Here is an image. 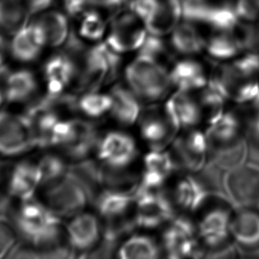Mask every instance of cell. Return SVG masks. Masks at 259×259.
Segmentation results:
<instances>
[{
    "instance_id": "8fae6325",
    "label": "cell",
    "mask_w": 259,
    "mask_h": 259,
    "mask_svg": "<svg viewBox=\"0 0 259 259\" xmlns=\"http://www.w3.org/2000/svg\"><path fill=\"white\" fill-rule=\"evenodd\" d=\"M36 147L34 128L26 115L0 112V155L16 157Z\"/></svg>"
},
{
    "instance_id": "83f0119b",
    "label": "cell",
    "mask_w": 259,
    "mask_h": 259,
    "mask_svg": "<svg viewBox=\"0 0 259 259\" xmlns=\"http://www.w3.org/2000/svg\"><path fill=\"white\" fill-rule=\"evenodd\" d=\"M76 72V64L69 54H57L50 58L45 66L49 94H61L75 77Z\"/></svg>"
},
{
    "instance_id": "7a4b0ae2",
    "label": "cell",
    "mask_w": 259,
    "mask_h": 259,
    "mask_svg": "<svg viewBox=\"0 0 259 259\" xmlns=\"http://www.w3.org/2000/svg\"><path fill=\"white\" fill-rule=\"evenodd\" d=\"M235 208L227 194L208 195L192 218L201 247H215L232 241L231 224Z\"/></svg>"
},
{
    "instance_id": "7bdbcfd3",
    "label": "cell",
    "mask_w": 259,
    "mask_h": 259,
    "mask_svg": "<svg viewBox=\"0 0 259 259\" xmlns=\"http://www.w3.org/2000/svg\"><path fill=\"white\" fill-rule=\"evenodd\" d=\"M238 15L246 22H255L259 20V0H236Z\"/></svg>"
},
{
    "instance_id": "484cf974",
    "label": "cell",
    "mask_w": 259,
    "mask_h": 259,
    "mask_svg": "<svg viewBox=\"0 0 259 259\" xmlns=\"http://www.w3.org/2000/svg\"><path fill=\"white\" fill-rule=\"evenodd\" d=\"M248 161V146L246 134L235 141L209 149V162L225 173L246 164Z\"/></svg>"
},
{
    "instance_id": "d6986e66",
    "label": "cell",
    "mask_w": 259,
    "mask_h": 259,
    "mask_svg": "<svg viewBox=\"0 0 259 259\" xmlns=\"http://www.w3.org/2000/svg\"><path fill=\"white\" fill-rule=\"evenodd\" d=\"M110 73V49L106 43L98 44L88 51L80 76L79 90L95 93L104 83H108Z\"/></svg>"
},
{
    "instance_id": "ee69618b",
    "label": "cell",
    "mask_w": 259,
    "mask_h": 259,
    "mask_svg": "<svg viewBox=\"0 0 259 259\" xmlns=\"http://www.w3.org/2000/svg\"><path fill=\"white\" fill-rule=\"evenodd\" d=\"M99 6L98 0H64L65 10L70 16H83Z\"/></svg>"
},
{
    "instance_id": "f546056e",
    "label": "cell",
    "mask_w": 259,
    "mask_h": 259,
    "mask_svg": "<svg viewBox=\"0 0 259 259\" xmlns=\"http://www.w3.org/2000/svg\"><path fill=\"white\" fill-rule=\"evenodd\" d=\"M206 37L194 23L182 21L170 34V46L175 53L191 57L205 50Z\"/></svg>"
},
{
    "instance_id": "bcb514c9",
    "label": "cell",
    "mask_w": 259,
    "mask_h": 259,
    "mask_svg": "<svg viewBox=\"0 0 259 259\" xmlns=\"http://www.w3.org/2000/svg\"><path fill=\"white\" fill-rule=\"evenodd\" d=\"M54 0H29V14L44 11L54 3Z\"/></svg>"
},
{
    "instance_id": "5b68a950",
    "label": "cell",
    "mask_w": 259,
    "mask_h": 259,
    "mask_svg": "<svg viewBox=\"0 0 259 259\" xmlns=\"http://www.w3.org/2000/svg\"><path fill=\"white\" fill-rule=\"evenodd\" d=\"M36 197L60 219L69 220L87 209L88 204L84 187L69 174L60 180L44 184Z\"/></svg>"
},
{
    "instance_id": "ffe728a7",
    "label": "cell",
    "mask_w": 259,
    "mask_h": 259,
    "mask_svg": "<svg viewBox=\"0 0 259 259\" xmlns=\"http://www.w3.org/2000/svg\"><path fill=\"white\" fill-rule=\"evenodd\" d=\"M117 259H162L156 234L134 230L117 241Z\"/></svg>"
},
{
    "instance_id": "836d02e7",
    "label": "cell",
    "mask_w": 259,
    "mask_h": 259,
    "mask_svg": "<svg viewBox=\"0 0 259 259\" xmlns=\"http://www.w3.org/2000/svg\"><path fill=\"white\" fill-rule=\"evenodd\" d=\"M173 48L168 45L163 36H156L150 33L145 38L141 48L138 50V55H142L165 66H172L175 62Z\"/></svg>"
},
{
    "instance_id": "8d00e7d4",
    "label": "cell",
    "mask_w": 259,
    "mask_h": 259,
    "mask_svg": "<svg viewBox=\"0 0 259 259\" xmlns=\"http://www.w3.org/2000/svg\"><path fill=\"white\" fill-rule=\"evenodd\" d=\"M81 111L91 117H100L106 113L110 112L112 99L109 94L88 93L83 95L78 101Z\"/></svg>"
},
{
    "instance_id": "ab89813d",
    "label": "cell",
    "mask_w": 259,
    "mask_h": 259,
    "mask_svg": "<svg viewBox=\"0 0 259 259\" xmlns=\"http://www.w3.org/2000/svg\"><path fill=\"white\" fill-rule=\"evenodd\" d=\"M18 235L10 222L0 220V259H4L17 244Z\"/></svg>"
},
{
    "instance_id": "7c38bea8",
    "label": "cell",
    "mask_w": 259,
    "mask_h": 259,
    "mask_svg": "<svg viewBox=\"0 0 259 259\" xmlns=\"http://www.w3.org/2000/svg\"><path fill=\"white\" fill-rule=\"evenodd\" d=\"M148 33L145 22L137 15L128 8L120 9L112 18L105 43L116 53L125 54L139 50Z\"/></svg>"
},
{
    "instance_id": "f1b7e54d",
    "label": "cell",
    "mask_w": 259,
    "mask_h": 259,
    "mask_svg": "<svg viewBox=\"0 0 259 259\" xmlns=\"http://www.w3.org/2000/svg\"><path fill=\"white\" fill-rule=\"evenodd\" d=\"M205 135L209 151L211 148L227 144L245 135L244 122L234 113L225 112L216 122L208 125Z\"/></svg>"
},
{
    "instance_id": "4316f807",
    "label": "cell",
    "mask_w": 259,
    "mask_h": 259,
    "mask_svg": "<svg viewBox=\"0 0 259 259\" xmlns=\"http://www.w3.org/2000/svg\"><path fill=\"white\" fill-rule=\"evenodd\" d=\"M182 21L181 0H161L158 8L145 24L148 33L165 36L170 35Z\"/></svg>"
},
{
    "instance_id": "d590c367",
    "label": "cell",
    "mask_w": 259,
    "mask_h": 259,
    "mask_svg": "<svg viewBox=\"0 0 259 259\" xmlns=\"http://www.w3.org/2000/svg\"><path fill=\"white\" fill-rule=\"evenodd\" d=\"M36 249L42 259H72L76 252L69 243L65 230Z\"/></svg>"
},
{
    "instance_id": "f907efd6",
    "label": "cell",
    "mask_w": 259,
    "mask_h": 259,
    "mask_svg": "<svg viewBox=\"0 0 259 259\" xmlns=\"http://www.w3.org/2000/svg\"><path fill=\"white\" fill-rule=\"evenodd\" d=\"M240 259H259L257 253H242Z\"/></svg>"
},
{
    "instance_id": "44dd1931",
    "label": "cell",
    "mask_w": 259,
    "mask_h": 259,
    "mask_svg": "<svg viewBox=\"0 0 259 259\" xmlns=\"http://www.w3.org/2000/svg\"><path fill=\"white\" fill-rule=\"evenodd\" d=\"M164 106L180 131L194 129L202 122V113L194 92L176 91Z\"/></svg>"
},
{
    "instance_id": "c3c4849f",
    "label": "cell",
    "mask_w": 259,
    "mask_h": 259,
    "mask_svg": "<svg viewBox=\"0 0 259 259\" xmlns=\"http://www.w3.org/2000/svg\"><path fill=\"white\" fill-rule=\"evenodd\" d=\"M10 70L8 69V66L0 65V85L3 83H7L8 77L10 76Z\"/></svg>"
},
{
    "instance_id": "8992f818",
    "label": "cell",
    "mask_w": 259,
    "mask_h": 259,
    "mask_svg": "<svg viewBox=\"0 0 259 259\" xmlns=\"http://www.w3.org/2000/svg\"><path fill=\"white\" fill-rule=\"evenodd\" d=\"M162 259L197 257L201 244L190 218L174 216L156 234Z\"/></svg>"
},
{
    "instance_id": "ba28073f",
    "label": "cell",
    "mask_w": 259,
    "mask_h": 259,
    "mask_svg": "<svg viewBox=\"0 0 259 259\" xmlns=\"http://www.w3.org/2000/svg\"><path fill=\"white\" fill-rule=\"evenodd\" d=\"M163 192L175 216L192 219L209 193L198 174L177 171Z\"/></svg>"
},
{
    "instance_id": "7402d4cb",
    "label": "cell",
    "mask_w": 259,
    "mask_h": 259,
    "mask_svg": "<svg viewBox=\"0 0 259 259\" xmlns=\"http://www.w3.org/2000/svg\"><path fill=\"white\" fill-rule=\"evenodd\" d=\"M45 45H47L46 36L38 22L26 23L15 33L11 52L18 61L29 62L36 60Z\"/></svg>"
},
{
    "instance_id": "681fc988",
    "label": "cell",
    "mask_w": 259,
    "mask_h": 259,
    "mask_svg": "<svg viewBox=\"0 0 259 259\" xmlns=\"http://www.w3.org/2000/svg\"><path fill=\"white\" fill-rule=\"evenodd\" d=\"M5 181H6V170L0 163V191L5 190Z\"/></svg>"
},
{
    "instance_id": "11a10c76",
    "label": "cell",
    "mask_w": 259,
    "mask_h": 259,
    "mask_svg": "<svg viewBox=\"0 0 259 259\" xmlns=\"http://www.w3.org/2000/svg\"><path fill=\"white\" fill-rule=\"evenodd\" d=\"M190 259H198L197 257H194V258H190Z\"/></svg>"
},
{
    "instance_id": "9c48e42d",
    "label": "cell",
    "mask_w": 259,
    "mask_h": 259,
    "mask_svg": "<svg viewBox=\"0 0 259 259\" xmlns=\"http://www.w3.org/2000/svg\"><path fill=\"white\" fill-rule=\"evenodd\" d=\"M168 150L180 172L198 174L209 164L205 133L197 128L180 131Z\"/></svg>"
},
{
    "instance_id": "f6af8a7d",
    "label": "cell",
    "mask_w": 259,
    "mask_h": 259,
    "mask_svg": "<svg viewBox=\"0 0 259 259\" xmlns=\"http://www.w3.org/2000/svg\"><path fill=\"white\" fill-rule=\"evenodd\" d=\"M4 259H42V257L34 246L22 242L15 245Z\"/></svg>"
},
{
    "instance_id": "277c9868",
    "label": "cell",
    "mask_w": 259,
    "mask_h": 259,
    "mask_svg": "<svg viewBox=\"0 0 259 259\" xmlns=\"http://www.w3.org/2000/svg\"><path fill=\"white\" fill-rule=\"evenodd\" d=\"M134 194L103 188L95 199V212L105 229V237L120 240L135 230L134 223Z\"/></svg>"
},
{
    "instance_id": "1f68e13d",
    "label": "cell",
    "mask_w": 259,
    "mask_h": 259,
    "mask_svg": "<svg viewBox=\"0 0 259 259\" xmlns=\"http://www.w3.org/2000/svg\"><path fill=\"white\" fill-rule=\"evenodd\" d=\"M36 89V81L29 70L11 73L6 83V97L11 102H21L29 99Z\"/></svg>"
},
{
    "instance_id": "603a6c76",
    "label": "cell",
    "mask_w": 259,
    "mask_h": 259,
    "mask_svg": "<svg viewBox=\"0 0 259 259\" xmlns=\"http://www.w3.org/2000/svg\"><path fill=\"white\" fill-rule=\"evenodd\" d=\"M109 95L112 99L110 113L116 122L122 126H132L138 122L143 110L142 101L128 85L116 84Z\"/></svg>"
},
{
    "instance_id": "d4e9b609",
    "label": "cell",
    "mask_w": 259,
    "mask_h": 259,
    "mask_svg": "<svg viewBox=\"0 0 259 259\" xmlns=\"http://www.w3.org/2000/svg\"><path fill=\"white\" fill-rule=\"evenodd\" d=\"M169 76L173 88L182 92H195L209 83L202 65L189 58L175 61L169 70Z\"/></svg>"
},
{
    "instance_id": "d6a6232c",
    "label": "cell",
    "mask_w": 259,
    "mask_h": 259,
    "mask_svg": "<svg viewBox=\"0 0 259 259\" xmlns=\"http://www.w3.org/2000/svg\"><path fill=\"white\" fill-rule=\"evenodd\" d=\"M43 29L47 44L51 47H60L69 36L68 21L64 15L59 12H49L38 21Z\"/></svg>"
},
{
    "instance_id": "52a82bcc",
    "label": "cell",
    "mask_w": 259,
    "mask_h": 259,
    "mask_svg": "<svg viewBox=\"0 0 259 259\" xmlns=\"http://www.w3.org/2000/svg\"><path fill=\"white\" fill-rule=\"evenodd\" d=\"M175 216L163 190L139 187L134 195V229L156 234Z\"/></svg>"
},
{
    "instance_id": "b9f144b4",
    "label": "cell",
    "mask_w": 259,
    "mask_h": 259,
    "mask_svg": "<svg viewBox=\"0 0 259 259\" xmlns=\"http://www.w3.org/2000/svg\"><path fill=\"white\" fill-rule=\"evenodd\" d=\"M161 0H130L127 8L146 22L158 8Z\"/></svg>"
},
{
    "instance_id": "2e32d148",
    "label": "cell",
    "mask_w": 259,
    "mask_h": 259,
    "mask_svg": "<svg viewBox=\"0 0 259 259\" xmlns=\"http://www.w3.org/2000/svg\"><path fill=\"white\" fill-rule=\"evenodd\" d=\"M177 171L169 150H147L139 166V187L163 190Z\"/></svg>"
},
{
    "instance_id": "db71d44e",
    "label": "cell",
    "mask_w": 259,
    "mask_h": 259,
    "mask_svg": "<svg viewBox=\"0 0 259 259\" xmlns=\"http://www.w3.org/2000/svg\"><path fill=\"white\" fill-rule=\"evenodd\" d=\"M2 101H3V96H2V94H0V104L2 103Z\"/></svg>"
},
{
    "instance_id": "4fadbf2b",
    "label": "cell",
    "mask_w": 259,
    "mask_h": 259,
    "mask_svg": "<svg viewBox=\"0 0 259 259\" xmlns=\"http://www.w3.org/2000/svg\"><path fill=\"white\" fill-rule=\"evenodd\" d=\"M226 194L237 207L259 209V167L247 162L227 173Z\"/></svg>"
},
{
    "instance_id": "f35d334b",
    "label": "cell",
    "mask_w": 259,
    "mask_h": 259,
    "mask_svg": "<svg viewBox=\"0 0 259 259\" xmlns=\"http://www.w3.org/2000/svg\"><path fill=\"white\" fill-rule=\"evenodd\" d=\"M242 252L233 241L215 247H201L198 259H240Z\"/></svg>"
},
{
    "instance_id": "9a60e30c",
    "label": "cell",
    "mask_w": 259,
    "mask_h": 259,
    "mask_svg": "<svg viewBox=\"0 0 259 259\" xmlns=\"http://www.w3.org/2000/svg\"><path fill=\"white\" fill-rule=\"evenodd\" d=\"M64 227L69 243L76 252L89 251L105 238L104 226L95 211L84 209L69 218Z\"/></svg>"
},
{
    "instance_id": "cb8c5ba5",
    "label": "cell",
    "mask_w": 259,
    "mask_h": 259,
    "mask_svg": "<svg viewBox=\"0 0 259 259\" xmlns=\"http://www.w3.org/2000/svg\"><path fill=\"white\" fill-rule=\"evenodd\" d=\"M239 23L228 30H212L206 37L204 51L210 57L217 61H228L245 54L244 46L238 34Z\"/></svg>"
},
{
    "instance_id": "30bf717a",
    "label": "cell",
    "mask_w": 259,
    "mask_h": 259,
    "mask_svg": "<svg viewBox=\"0 0 259 259\" xmlns=\"http://www.w3.org/2000/svg\"><path fill=\"white\" fill-rule=\"evenodd\" d=\"M139 133L147 150H168L180 130L166 110L165 106L152 103L143 109L138 121Z\"/></svg>"
},
{
    "instance_id": "7dc6e473",
    "label": "cell",
    "mask_w": 259,
    "mask_h": 259,
    "mask_svg": "<svg viewBox=\"0 0 259 259\" xmlns=\"http://www.w3.org/2000/svg\"><path fill=\"white\" fill-rule=\"evenodd\" d=\"M99 6L109 9H117V11L122 9V7L128 6L130 0H98Z\"/></svg>"
},
{
    "instance_id": "f5cc1de1",
    "label": "cell",
    "mask_w": 259,
    "mask_h": 259,
    "mask_svg": "<svg viewBox=\"0 0 259 259\" xmlns=\"http://www.w3.org/2000/svg\"><path fill=\"white\" fill-rule=\"evenodd\" d=\"M253 122L254 124H255V125L258 126L259 127V115H257V116L254 117V118L248 119V120H247V121H246L245 122Z\"/></svg>"
},
{
    "instance_id": "e0dca14e",
    "label": "cell",
    "mask_w": 259,
    "mask_h": 259,
    "mask_svg": "<svg viewBox=\"0 0 259 259\" xmlns=\"http://www.w3.org/2000/svg\"><path fill=\"white\" fill-rule=\"evenodd\" d=\"M101 137L93 122L83 120H72L69 137L61 145V149L67 161L82 163L95 153Z\"/></svg>"
},
{
    "instance_id": "4dcf8cb0",
    "label": "cell",
    "mask_w": 259,
    "mask_h": 259,
    "mask_svg": "<svg viewBox=\"0 0 259 259\" xmlns=\"http://www.w3.org/2000/svg\"><path fill=\"white\" fill-rule=\"evenodd\" d=\"M194 93L200 106L202 122H205L209 125L224 115L225 103L227 100L209 83L206 87Z\"/></svg>"
},
{
    "instance_id": "6da1fadb",
    "label": "cell",
    "mask_w": 259,
    "mask_h": 259,
    "mask_svg": "<svg viewBox=\"0 0 259 259\" xmlns=\"http://www.w3.org/2000/svg\"><path fill=\"white\" fill-rule=\"evenodd\" d=\"M12 226L23 242L38 248L61 234V219L47 209L39 199L15 202L11 213Z\"/></svg>"
},
{
    "instance_id": "74e56055",
    "label": "cell",
    "mask_w": 259,
    "mask_h": 259,
    "mask_svg": "<svg viewBox=\"0 0 259 259\" xmlns=\"http://www.w3.org/2000/svg\"><path fill=\"white\" fill-rule=\"evenodd\" d=\"M107 29V23L101 14L95 10L88 12L83 16L80 27V35L87 39H101Z\"/></svg>"
},
{
    "instance_id": "3957f363",
    "label": "cell",
    "mask_w": 259,
    "mask_h": 259,
    "mask_svg": "<svg viewBox=\"0 0 259 259\" xmlns=\"http://www.w3.org/2000/svg\"><path fill=\"white\" fill-rule=\"evenodd\" d=\"M124 74L130 89L148 103L164 100L173 88L169 70L146 56L138 55L126 67Z\"/></svg>"
},
{
    "instance_id": "816d5d0a",
    "label": "cell",
    "mask_w": 259,
    "mask_h": 259,
    "mask_svg": "<svg viewBox=\"0 0 259 259\" xmlns=\"http://www.w3.org/2000/svg\"><path fill=\"white\" fill-rule=\"evenodd\" d=\"M6 49H7V42L4 37L0 35V55H4Z\"/></svg>"
},
{
    "instance_id": "e575fe53",
    "label": "cell",
    "mask_w": 259,
    "mask_h": 259,
    "mask_svg": "<svg viewBox=\"0 0 259 259\" xmlns=\"http://www.w3.org/2000/svg\"><path fill=\"white\" fill-rule=\"evenodd\" d=\"M36 162L42 173L43 185L60 180L69 174L68 161L59 154H47L36 160Z\"/></svg>"
},
{
    "instance_id": "60d3db41",
    "label": "cell",
    "mask_w": 259,
    "mask_h": 259,
    "mask_svg": "<svg viewBox=\"0 0 259 259\" xmlns=\"http://www.w3.org/2000/svg\"><path fill=\"white\" fill-rule=\"evenodd\" d=\"M118 241L105 237L95 248L83 253L84 256L83 259H117L116 245Z\"/></svg>"
},
{
    "instance_id": "ac0fdd59",
    "label": "cell",
    "mask_w": 259,
    "mask_h": 259,
    "mask_svg": "<svg viewBox=\"0 0 259 259\" xmlns=\"http://www.w3.org/2000/svg\"><path fill=\"white\" fill-rule=\"evenodd\" d=\"M231 240L242 253L259 251V209L237 207L231 224Z\"/></svg>"
},
{
    "instance_id": "5bb4252c",
    "label": "cell",
    "mask_w": 259,
    "mask_h": 259,
    "mask_svg": "<svg viewBox=\"0 0 259 259\" xmlns=\"http://www.w3.org/2000/svg\"><path fill=\"white\" fill-rule=\"evenodd\" d=\"M42 185V173L36 161L22 160L6 170L5 191L15 202L36 198Z\"/></svg>"
}]
</instances>
